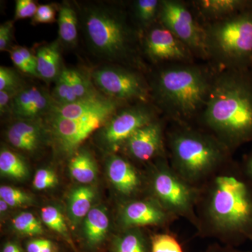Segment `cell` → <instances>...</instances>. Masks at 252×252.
I'll list each match as a JSON object with an SVG mask.
<instances>
[{
  "label": "cell",
  "mask_w": 252,
  "mask_h": 252,
  "mask_svg": "<svg viewBox=\"0 0 252 252\" xmlns=\"http://www.w3.org/2000/svg\"><path fill=\"white\" fill-rule=\"evenodd\" d=\"M141 50L149 61L158 65L195 61L191 51L158 22L141 34Z\"/></svg>",
  "instance_id": "11"
},
{
  "label": "cell",
  "mask_w": 252,
  "mask_h": 252,
  "mask_svg": "<svg viewBox=\"0 0 252 252\" xmlns=\"http://www.w3.org/2000/svg\"><path fill=\"white\" fill-rule=\"evenodd\" d=\"M197 122L231 153L252 142V73H215L211 91Z\"/></svg>",
  "instance_id": "2"
},
{
  "label": "cell",
  "mask_w": 252,
  "mask_h": 252,
  "mask_svg": "<svg viewBox=\"0 0 252 252\" xmlns=\"http://www.w3.org/2000/svg\"><path fill=\"white\" fill-rule=\"evenodd\" d=\"M79 29L89 51L109 63L141 71V33L122 8L106 2H88L77 7Z\"/></svg>",
  "instance_id": "3"
},
{
  "label": "cell",
  "mask_w": 252,
  "mask_h": 252,
  "mask_svg": "<svg viewBox=\"0 0 252 252\" xmlns=\"http://www.w3.org/2000/svg\"><path fill=\"white\" fill-rule=\"evenodd\" d=\"M49 127L42 119H17L8 126L6 138L14 148L28 154H34L47 141Z\"/></svg>",
  "instance_id": "17"
},
{
  "label": "cell",
  "mask_w": 252,
  "mask_h": 252,
  "mask_svg": "<svg viewBox=\"0 0 252 252\" xmlns=\"http://www.w3.org/2000/svg\"><path fill=\"white\" fill-rule=\"evenodd\" d=\"M177 220L148 195L124 202L118 217L122 230L145 226L169 228Z\"/></svg>",
  "instance_id": "13"
},
{
  "label": "cell",
  "mask_w": 252,
  "mask_h": 252,
  "mask_svg": "<svg viewBox=\"0 0 252 252\" xmlns=\"http://www.w3.org/2000/svg\"><path fill=\"white\" fill-rule=\"evenodd\" d=\"M17 91H0V114L1 116L6 114L11 115V104Z\"/></svg>",
  "instance_id": "40"
},
{
  "label": "cell",
  "mask_w": 252,
  "mask_h": 252,
  "mask_svg": "<svg viewBox=\"0 0 252 252\" xmlns=\"http://www.w3.org/2000/svg\"><path fill=\"white\" fill-rule=\"evenodd\" d=\"M203 252H250L240 250L235 247L228 246L223 244L217 243L209 245Z\"/></svg>",
  "instance_id": "42"
},
{
  "label": "cell",
  "mask_w": 252,
  "mask_h": 252,
  "mask_svg": "<svg viewBox=\"0 0 252 252\" xmlns=\"http://www.w3.org/2000/svg\"><path fill=\"white\" fill-rule=\"evenodd\" d=\"M122 148L131 159L141 163L149 164L159 158L167 157L165 122L158 119L141 127Z\"/></svg>",
  "instance_id": "14"
},
{
  "label": "cell",
  "mask_w": 252,
  "mask_h": 252,
  "mask_svg": "<svg viewBox=\"0 0 252 252\" xmlns=\"http://www.w3.org/2000/svg\"><path fill=\"white\" fill-rule=\"evenodd\" d=\"M59 183L57 175L49 168L38 170L34 175L33 186L36 190H42L54 188Z\"/></svg>",
  "instance_id": "35"
},
{
  "label": "cell",
  "mask_w": 252,
  "mask_h": 252,
  "mask_svg": "<svg viewBox=\"0 0 252 252\" xmlns=\"http://www.w3.org/2000/svg\"><path fill=\"white\" fill-rule=\"evenodd\" d=\"M147 165V195L174 216L185 219L195 227L198 188L189 185L173 170L167 157L159 158Z\"/></svg>",
  "instance_id": "7"
},
{
  "label": "cell",
  "mask_w": 252,
  "mask_h": 252,
  "mask_svg": "<svg viewBox=\"0 0 252 252\" xmlns=\"http://www.w3.org/2000/svg\"><path fill=\"white\" fill-rule=\"evenodd\" d=\"M41 217L43 223L54 231L59 233L65 239L68 243L72 244L67 224L64 221L63 214L57 207L47 206L41 209Z\"/></svg>",
  "instance_id": "29"
},
{
  "label": "cell",
  "mask_w": 252,
  "mask_h": 252,
  "mask_svg": "<svg viewBox=\"0 0 252 252\" xmlns=\"http://www.w3.org/2000/svg\"><path fill=\"white\" fill-rule=\"evenodd\" d=\"M2 252H21V250L16 244L9 243L5 245Z\"/></svg>",
  "instance_id": "45"
},
{
  "label": "cell",
  "mask_w": 252,
  "mask_h": 252,
  "mask_svg": "<svg viewBox=\"0 0 252 252\" xmlns=\"http://www.w3.org/2000/svg\"><path fill=\"white\" fill-rule=\"evenodd\" d=\"M166 147L173 170L195 188L233 159L224 144L193 125L173 124L166 132Z\"/></svg>",
  "instance_id": "5"
},
{
  "label": "cell",
  "mask_w": 252,
  "mask_h": 252,
  "mask_svg": "<svg viewBox=\"0 0 252 252\" xmlns=\"http://www.w3.org/2000/svg\"><path fill=\"white\" fill-rule=\"evenodd\" d=\"M250 71H251V72L252 73V67L251 70H250Z\"/></svg>",
  "instance_id": "47"
},
{
  "label": "cell",
  "mask_w": 252,
  "mask_h": 252,
  "mask_svg": "<svg viewBox=\"0 0 252 252\" xmlns=\"http://www.w3.org/2000/svg\"><path fill=\"white\" fill-rule=\"evenodd\" d=\"M56 104L51 94L45 89L26 86L13 99L11 115L17 119H46Z\"/></svg>",
  "instance_id": "16"
},
{
  "label": "cell",
  "mask_w": 252,
  "mask_h": 252,
  "mask_svg": "<svg viewBox=\"0 0 252 252\" xmlns=\"http://www.w3.org/2000/svg\"><path fill=\"white\" fill-rule=\"evenodd\" d=\"M0 171L16 180H25L28 176V166L22 157L6 148H1L0 152Z\"/></svg>",
  "instance_id": "28"
},
{
  "label": "cell",
  "mask_w": 252,
  "mask_h": 252,
  "mask_svg": "<svg viewBox=\"0 0 252 252\" xmlns=\"http://www.w3.org/2000/svg\"><path fill=\"white\" fill-rule=\"evenodd\" d=\"M161 0H136L132 3V21L141 34L158 22Z\"/></svg>",
  "instance_id": "26"
},
{
  "label": "cell",
  "mask_w": 252,
  "mask_h": 252,
  "mask_svg": "<svg viewBox=\"0 0 252 252\" xmlns=\"http://www.w3.org/2000/svg\"><path fill=\"white\" fill-rule=\"evenodd\" d=\"M107 175L116 190L124 198H138L142 190L147 192L145 176L126 158L112 155L107 160Z\"/></svg>",
  "instance_id": "15"
},
{
  "label": "cell",
  "mask_w": 252,
  "mask_h": 252,
  "mask_svg": "<svg viewBox=\"0 0 252 252\" xmlns=\"http://www.w3.org/2000/svg\"><path fill=\"white\" fill-rule=\"evenodd\" d=\"M59 40L61 46L74 49L79 39V16L77 10L69 3L63 2L59 10Z\"/></svg>",
  "instance_id": "23"
},
{
  "label": "cell",
  "mask_w": 252,
  "mask_h": 252,
  "mask_svg": "<svg viewBox=\"0 0 252 252\" xmlns=\"http://www.w3.org/2000/svg\"><path fill=\"white\" fill-rule=\"evenodd\" d=\"M63 72L70 84L78 101L91 98L100 94L96 89L91 76H87L81 70L72 68H63Z\"/></svg>",
  "instance_id": "27"
},
{
  "label": "cell",
  "mask_w": 252,
  "mask_h": 252,
  "mask_svg": "<svg viewBox=\"0 0 252 252\" xmlns=\"http://www.w3.org/2000/svg\"><path fill=\"white\" fill-rule=\"evenodd\" d=\"M26 86L22 78L14 69L4 66L0 67V91L19 92Z\"/></svg>",
  "instance_id": "34"
},
{
  "label": "cell",
  "mask_w": 252,
  "mask_h": 252,
  "mask_svg": "<svg viewBox=\"0 0 252 252\" xmlns=\"http://www.w3.org/2000/svg\"><path fill=\"white\" fill-rule=\"evenodd\" d=\"M215 73L195 63L163 64L148 80L151 102L173 124L193 125L206 105Z\"/></svg>",
  "instance_id": "4"
},
{
  "label": "cell",
  "mask_w": 252,
  "mask_h": 252,
  "mask_svg": "<svg viewBox=\"0 0 252 252\" xmlns=\"http://www.w3.org/2000/svg\"><path fill=\"white\" fill-rule=\"evenodd\" d=\"M129 105L126 102L109 98L101 94L91 98L81 99L74 103L58 105L46 118L79 119L102 114H114L119 109Z\"/></svg>",
  "instance_id": "18"
},
{
  "label": "cell",
  "mask_w": 252,
  "mask_h": 252,
  "mask_svg": "<svg viewBox=\"0 0 252 252\" xmlns=\"http://www.w3.org/2000/svg\"><path fill=\"white\" fill-rule=\"evenodd\" d=\"M202 24L216 22L252 6V0H195L189 3Z\"/></svg>",
  "instance_id": "19"
},
{
  "label": "cell",
  "mask_w": 252,
  "mask_h": 252,
  "mask_svg": "<svg viewBox=\"0 0 252 252\" xmlns=\"http://www.w3.org/2000/svg\"><path fill=\"white\" fill-rule=\"evenodd\" d=\"M158 22L185 44L195 57L207 60L205 29L189 3L161 0Z\"/></svg>",
  "instance_id": "9"
},
{
  "label": "cell",
  "mask_w": 252,
  "mask_h": 252,
  "mask_svg": "<svg viewBox=\"0 0 252 252\" xmlns=\"http://www.w3.org/2000/svg\"><path fill=\"white\" fill-rule=\"evenodd\" d=\"M109 227V220L105 208L93 207L83 220V236L87 246L94 249L102 245L107 238Z\"/></svg>",
  "instance_id": "21"
},
{
  "label": "cell",
  "mask_w": 252,
  "mask_h": 252,
  "mask_svg": "<svg viewBox=\"0 0 252 252\" xmlns=\"http://www.w3.org/2000/svg\"><path fill=\"white\" fill-rule=\"evenodd\" d=\"M11 223L14 229L22 235L34 236L44 233L40 220L30 212L19 214L13 219Z\"/></svg>",
  "instance_id": "30"
},
{
  "label": "cell",
  "mask_w": 252,
  "mask_h": 252,
  "mask_svg": "<svg viewBox=\"0 0 252 252\" xmlns=\"http://www.w3.org/2000/svg\"><path fill=\"white\" fill-rule=\"evenodd\" d=\"M17 48L19 52L22 55L23 57L26 60V62H27L28 64H29V65L32 68V69H34L36 72V59L35 54H33L31 50L28 49L27 47H25V46H18Z\"/></svg>",
  "instance_id": "43"
},
{
  "label": "cell",
  "mask_w": 252,
  "mask_h": 252,
  "mask_svg": "<svg viewBox=\"0 0 252 252\" xmlns=\"http://www.w3.org/2000/svg\"><path fill=\"white\" fill-rule=\"evenodd\" d=\"M69 170L72 178L84 185L93 183L97 177L95 160L92 154L86 149H79L73 154Z\"/></svg>",
  "instance_id": "24"
},
{
  "label": "cell",
  "mask_w": 252,
  "mask_h": 252,
  "mask_svg": "<svg viewBox=\"0 0 252 252\" xmlns=\"http://www.w3.org/2000/svg\"><path fill=\"white\" fill-rule=\"evenodd\" d=\"M113 252H152V241L140 228H128L114 238Z\"/></svg>",
  "instance_id": "25"
},
{
  "label": "cell",
  "mask_w": 252,
  "mask_h": 252,
  "mask_svg": "<svg viewBox=\"0 0 252 252\" xmlns=\"http://www.w3.org/2000/svg\"><path fill=\"white\" fill-rule=\"evenodd\" d=\"M203 26L207 61L215 71L251 70L252 6Z\"/></svg>",
  "instance_id": "6"
},
{
  "label": "cell",
  "mask_w": 252,
  "mask_h": 252,
  "mask_svg": "<svg viewBox=\"0 0 252 252\" xmlns=\"http://www.w3.org/2000/svg\"><path fill=\"white\" fill-rule=\"evenodd\" d=\"M39 5L32 0H17L15 7L14 20L33 18L36 12Z\"/></svg>",
  "instance_id": "37"
},
{
  "label": "cell",
  "mask_w": 252,
  "mask_h": 252,
  "mask_svg": "<svg viewBox=\"0 0 252 252\" xmlns=\"http://www.w3.org/2000/svg\"><path fill=\"white\" fill-rule=\"evenodd\" d=\"M151 241L152 252H184L178 239L172 233L153 235Z\"/></svg>",
  "instance_id": "33"
},
{
  "label": "cell",
  "mask_w": 252,
  "mask_h": 252,
  "mask_svg": "<svg viewBox=\"0 0 252 252\" xmlns=\"http://www.w3.org/2000/svg\"><path fill=\"white\" fill-rule=\"evenodd\" d=\"M10 58L11 61L16 67L19 69L21 72L25 73V74H30V75L39 78L37 73L32 69V68L29 65V64L26 62V60L23 57L22 55L18 51L17 46L12 47V49L9 51Z\"/></svg>",
  "instance_id": "39"
},
{
  "label": "cell",
  "mask_w": 252,
  "mask_h": 252,
  "mask_svg": "<svg viewBox=\"0 0 252 252\" xmlns=\"http://www.w3.org/2000/svg\"><path fill=\"white\" fill-rule=\"evenodd\" d=\"M14 21H8L0 26V51H10L14 36Z\"/></svg>",
  "instance_id": "38"
},
{
  "label": "cell",
  "mask_w": 252,
  "mask_h": 252,
  "mask_svg": "<svg viewBox=\"0 0 252 252\" xmlns=\"http://www.w3.org/2000/svg\"><path fill=\"white\" fill-rule=\"evenodd\" d=\"M241 163L244 170L252 181V152L245 157Z\"/></svg>",
  "instance_id": "44"
},
{
  "label": "cell",
  "mask_w": 252,
  "mask_h": 252,
  "mask_svg": "<svg viewBox=\"0 0 252 252\" xmlns=\"http://www.w3.org/2000/svg\"></svg>",
  "instance_id": "48"
},
{
  "label": "cell",
  "mask_w": 252,
  "mask_h": 252,
  "mask_svg": "<svg viewBox=\"0 0 252 252\" xmlns=\"http://www.w3.org/2000/svg\"><path fill=\"white\" fill-rule=\"evenodd\" d=\"M112 115L102 114L79 119L46 118L45 121L58 149L63 154L72 156L81 144L93 132L101 128Z\"/></svg>",
  "instance_id": "12"
},
{
  "label": "cell",
  "mask_w": 252,
  "mask_h": 252,
  "mask_svg": "<svg viewBox=\"0 0 252 252\" xmlns=\"http://www.w3.org/2000/svg\"><path fill=\"white\" fill-rule=\"evenodd\" d=\"M61 47V43L57 39L36 48V72L39 79L47 82H56L59 79L64 67Z\"/></svg>",
  "instance_id": "20"
},
{
  "label": "cell",
  "mask_w": 252,
  "mask_h": 252,
  "mask_svg": "<svg viewBox=\"0 0 252 252\" xmlns=\"http://www.w3.org/2000/svg\"><path fill=\"white\" fill-rule=\"evenodd\" d=\"M28 252H54V245L44 239L31 240L27 245Z\"/></svg>",
  "instance_id": "41"
},
{
  "label": "cell",
  "mask_w": 252,
  "mask_h": 252,
  "mask_svg": "<svg viewBox=\"0 0 252 252\" xmlns=\"http://www.w3.org/2000/svg\"><path fill=\"white\" fill-rule=\"evenodd\" d=\"M197 236L238 247L252 240V181L232 159L198 187Z\"/></svg>",
  "instance_id": "1"
},
{
  "label": "cell",
  "mask_w": 252,
  "mask_h": 252,
  "mask_svg": "<svg viewBox=\"0 0 252 252\" xmlns=\"http://www.w3.org/2000/svg\"><path fill=\"white\" fill-rule=\"evenodd\" d=\"M51 95L58 105H65L78 101L77 96L74 94L70 84L68 82L63 70L59 79L55 82V86L51 93Z\"/></svg>",
  "instance_id": "31"
},
{
  "label": "cell",
  "mask_w": 252,
  "mask_h": 252,
  "mask_svg": "<svg viewBox=\"0 0 252 252\" xmlns=\"http://www.w3.org/2000/svg\"><path fill=\"white\" fill-rule=\"evenodd\" d=\"M57 10H59V6L55 4L39 5L36 14L32 20V23L37 25L54 23L56 20Z\"/></svg>",
  "instance_id": "36"
},
{
  "label": "cell",
  "mask_w": 252,
  "mask_h": 252,
  "mask_svg": "<svg viewBox=\"0 0 252 252\" xmlns=\"http://www.w3.org/2000/svg\"><path fill=\"white\" fill-rule=\"evenodd\" d=\"M0 199H2L9 207H12L28 206L34 202L29 194L10 186H1L0 187Z\"/></svg>",
  "instance_id": "32"
},
{
  "label": "cell",
  "mask_w": 252,
  "mask_h": 252,
  "mask_svg": "<svg viewBox=\"0 0 252 252\" xmlns=\"http://www.w3.org/2000/svg\"><path fill=\"white\" fill-rule=\"evenodd\" d=\"M159 112L151 102H140L123 107L99 129V143L109 152H117L134 132L159 119Z\"/></svg>",
  "instance_id": "10"
},
{
  "label": "cell",
  "mask_w": 252,
  "mask_h": 252,
  "mask_svg": "<svg viewBox=\"0 0 252 252\" xmlns=\"http://www.w3.org/2000/svg\"><path fill=\"white\" fill-rule=\"evenodd\" d=\"M9 207V205L4 200H3L2 199H0V211H1V213L6 212Z\"/></svg>",
  "instance_id": "46"
},
{
  "label": "cell",
  "mask_w": 252,
  "mask_h": 252,
  "mask_svg": "<svg viewBox=\"0 0 252 252\" xmlns=\"http://www.w3.org/2000/svg\"><path fill=\"white\" fill-rule=\"evenodd\" d=\"M96 190L93 186L81 185L71 190L67 198V214L71 223L77 226L93 208Z\"/></svg>",
  "instance_id": "22"
},
{
  "label": "cell",
  "mask_w": 252,
  "mask_h": 252,
  "mask_svg": "<svg viewBox=\"0 0 252 252\" xmlns=\"http://www.w3.org/2000/svg\"><path fill=\"white\" fill-rule=\"evenodd\" d=\"M91 77L94 86L109 98L127 104L151 102L148 80L133 68L106 64L94 69Z\"/></svg>",
  "instance_id": "8"
}]
</instances>
